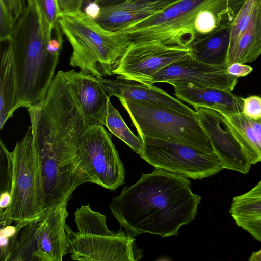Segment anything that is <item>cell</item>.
Here are the masks:
<instances>
[{
    "label": "cell",
    "mask_w": 261,
    "mask_h": 261,
    "mask_svg": "<svg viewBox=\"0 0 261 261\" xmlns=\"http://www.w3.org/2000/svg\"><path fill=\"white\" fill-rule=\"evenodd\" d=\"M201 199L186 177L156 168L124 187L109 207L120 227L132 236L166 237L177 235L180 227L194 220Z\"/></svg>",
    "instance_id": "obj_1"
},
{
    "label": "cell",
    "mask_w": 261,
    "mask_h": 261,
    "mask_svg": "<svg viewBox=\"0 0 261 261\" xmlns=\"http://www.w3.org/2000/svg\"><path fill=\"white\" fill-rule=\"evenodd\" d=\"M23 12L10 39L17 81V108H29L43 101L54 77L59 57L47 44L52 32L44 22L35 0H24Z\"/></svg>",
    "instance_id": "obj_2"
},
{
    "label": "cell",
    "mask_w": 261,
    "mask_h": 261,
    "mask_svg": "<svg viewBox=\"0 0 261 261\" xmlns=\"http://www.w3.org/2000/svg\"><path fill=\"white\" fill-rule=\"evenodd\" d=\"M222 28L216 0H181L126 28L131 41L159 40L190 47L194 42Z\"/></svg>",
    "instance_id": "obj_3"
},
{
    "label": "cell",
    "mask_w": 261,
    "mask_h": 261,
    "mask_svg": "<svg viewBox=\"0 0 261 261\" xmlns=\"http://www.w3.org/2000/svg\"><path fill=\"white\" fill-rule=\"evenodd\" d=\"M58 24L72 47L70 65L96 77L114 75L132 42L124 31L108 30L82 10L62 13Z\"/></svg>",
    "instance_id": "obj_4"
},
{
    "label": "cell",
    "mask_w": 261,
    "mask_h": 261,
    "mask_svg": "<svg viewBox=\"0 0 261 261\" xmlns=\"http://www.w3.org/2000/svg\"><path fill=\"white\" fill-rule=\"evenodd\" d=\"M107 216L82 205L74 213L77 231L66 223L65 229L68 253L73 260L135 261L143 256L133 236L120 229L111 231L106 224Z\"/></svg>",
    "instance_id": "obj_5"
},
{
    "label": "cell",
    "mask_w": 261,
    "mask_h": 261,
    "mask_svg": "<svg viewBox=\"0 0 261 261\" xmlns=\"http://www.w3.org/2000/svg\"><path fill=\"white\" fill-rule=\"evenodd\" d=\"M119 99L140 138L147 137L176 141L215 152L197 116L150 102Z\"/></svg>",
    "instance_id": "obj_6"
},
{
    "label": "cell",
    "mask_w": 261,
    "mask_h": 261,
    "mask_svg": "<svg viewBox=\"0 0 261 261\" xmlns=\"http://www.w3.org/2000/svg\"><path fill=\"white\" fill-rule=\"evenodd\" d=\"M11 154L13 179L11 202L0 219L34 221L44 214V190L31 126L16 143Z\"/></svg>",
    "instance_id": "obj_7"
},
{
    "label": "cell",
    "mask_w": 261,
    "mask_h": 261,
    "mask_svg": "<svg viewBox=\"0 0 261 261\" xmlns=\"http://www.w3.org/2000/svg\"><path fill=\"white\" fill-rule=\"evenodd\" d=\"M68 201L47 211L21 230L10 261H61L68 253L65 229Z\"/></svg>",
    "instance_id": "obj_8"
},
{
    "label": "cell",
    "mask_w": 261,
    "mask_h": 261,
    "mask_svg": "<svg viewBox=\"0 0 261 261\" xmlns=\"http://www.w3.org/2000/svg\"><path fill=\"white\" fill-rule=\"evenodd\" d=\"M141 158L155 168L201 179L215 175L224 168L215 152L176 141L143 137Z\"/></svg>",
    "instance_id": "obj_9"
},
{
    "label": "cell",
    "mask_w": 261,
    "mask_h": 261,
    "mask_svg": "<svg viewBox=\"0 0 261 261\" xmlns=\"http://www.w3.org/2000/svg\"><path fill=\"white\" fill-rule=\"evenodd\" d=\"M77 155L88 182L115 190L125 182L124 165L112 140V134L101 124L87 127L76 147Z\"/></svg>",
    "instance_id": "obj_10"
},
{
    "label": "cell",
    "mask_w": 261,
    "mask_h": 261,
    "mask_svg": "<svg viewBox=\"0 0 261 261\" xmlns=\"http://www.w3.org/2000/svg\"><path fill=\"white\" fill-rule=\"evenodd\" d=\"M192 53L190 47L168 45L159 40L132 41L113 73L118 78L152 85L159 71Z\"/></svg>",
    "instance_id": "obj_11"
},
{
    "label": "cell",
    "mask_w": 261,
    "mask_h": 261,
    "mask_svg": "<svg viewBox=\"0 0 261 261\" xmlns=\"http://www.w3.org/2000/svg\"><path fill=\"white\" fill-rule=\"evenodd\" d=\"M193 107L224 169L247 174L252 163L242 137L218 112L200 106Z\"/></svg>",
    "instance_id": "obj_12"
},
{
    "label": "cell",
    "mask_w": 261,
    "mask_h": 261,
    "mask_svg": "<svg viewBox=\"0 0 261 261\" xmlns=\"http://www.w3.org/2000/svg\"><path fill=\"white\" fill-rule=\"evenodd\" d=\"M227 67L212 65L194 57L192 53L167 65L153 77L152 84L166 83L198 88H218L232 91L238 78L230 75Z\"/></svg>",
    "instance_id": "obj_13"
},
{
    "label": "cell",
    "mask_w": 261,
    "mask_h": 261,
    "mask_svg": "<svg viewBox=\"0 0 261 261\" xmlns=\"http://www.w3.org/2000/svg\"><path fill=\"white\" fill-rule=\"evenodd\" d=\"M64 75L67 88L87 126L95 124L105 126L110 97L97 77L74 70L64 72Z\"/></svg>",
    "instance_id": "obj_14"
},
{
    "label": "cell",
    "mask_w": 261,
    "mask_h": 261,
    "mask_svg": "<svg viewBox=\"0 0 261 261\" xmlns=\"http://www.w3.org/2000/svg\"><path fill=\"white\" fill-rule=\"evenodd\" d=\"M97 77L109 97L114 96L118 99L150 102L169 108L186 115L197 116L195 111L153 85L118 77L116 79Z\"/></svg>",
    "instance_id": "obj_15"
},
{
    "label": "cell",
    "mask_w": 261,
    "mask_h": 261,
    "mask_svg": "<svg viewBox=\"0 0 261 261\" xmlns=\"http://www.w3.org/2000/svg\"><path fill=\"white\" fill-rule=\"evenodd\" d=\"M172 6L161 2L127 0L118 4L100 7L98 15L94 19L108 30L122 31L130 25Z\"/></svg>",
    "instance_id": "obj_16"
},
{
    "label": "cell",
    "mask_w": 261,
    "mask_h": 261,
    "mask_svg": "<svg viewBox=\"0 0 261 261\" xmlns=\"http://www.w3.org/2000/svg\"><path fill=\"white\" fill-rule=\"evenodd\" d=\"M173 87L176 97L193 107L202 106L225 114L243 112L244 98L228 90L180 85Z\"/></svg>",
    "instance_id": "obj_17"
},
{
    "label": "cell",
    "mask_w": 261,
    "mask_h": 261,
    "mask_svg": "<svg viewBox=\"0 0 261 261\" xmlns=\"http://www.w3.org/2000/svg\"><path fill=\"white\" fill-rule=\"evenodd\" d=\"M261 55V0H255L252 12L228 55L227 66L251 63Z\"/></svg>",
    "instance_id": "obj_18"
},
{
    "label": "cell",
    "mask_w": 261,
    "mask_h": 261,
    "mask_svg": "<svg viewBox=\"0 0 261 261\" xmlns=\"http://www.w3.org/2000/svg\"><path fill=\"white\" fill-rule=\"evenodd\" d=\"M236 224L261 242V180L234 197L229 210Z\"/></svg>",
    "instance_id": "obj_19"
},
{
    "label": "cell",
    "mask_w": 261,
    "mask_h": 261,
    "mask_svg": "<svg viewBox=\"0 0 261 261\" xmlns=\"http://www.w3.org/2000/svg\"><path fill=\"white\" fill-rule=\"evenodd\" d=\"M5 41L7 44L1 56V129L17 109V81L12 47L10 39Z\"/></svg>",
    "instance_id": "obj_20"
},
{
    "label": "cell",
    "mask_w": 261,
    "mask_h": 261,
    "mask_svg": "<svg viewBox=\"0 0 261 261\" xmlns=\"http://www.w3.org/2000/svg\"><path fill=\"white\" fill-rule=\"evenodd\" d=\"M231 25L193 42L190 47L194 57L208 64L227 67Z\"/></svg>",
    "instance_id": "obj_21"
},
{
    "label": "cell",
    "mask_w": 261,
    "mask_h": 261,
    "mask_svg": "<svg viewBox=\"0 0 261 261\" xmlns=\"http://www.w3.org/2000/svg\"><path fill=\"white\" fill-rule=\"evenodd\" d=\"M219 113L245 141L250 150L252 164L261 162V117L251 118L243 112Z\"/></svg>",
    "instance_id": "obj_22"
},
{
    "label": "cell",
    "mask_w": 261,
    "mask_h": 261,
    "mask_svg": "<svg viewBox=\"0 0 261 261\" xmlns=\"http://www.w3.org/2000/svg\"><path fill=\"white\" fill-rule=\"evenodd\" d=\"M109 131L123 141L140 156L143 150L142 139L136 136L127 126L118 110L114 107L110 100L108 102L105 125Z\"/></svg>",
    "instance_id": "obj_23"
},
{
    "label": "cell",
    "mask_w": 261,
    "mask_h": 261,
    "mask_svg": "<svg viewBox=\"0 0 261 261\" xmlns=\"http://www.w3.org/2000/svg\"><path fill=\"white\" fill-rule=\"evenodd\" d=\"M0 155V216L10 205L13 179V163L11 154L1 140Z\"/></svg>",
    "instance_id": "obj_24"
},
{
    "label": "cell",
    "mask_w": 261,
    "mask_h": 261,
    "mask_svg": "<svg viewBox=\"0 0 261 261\" xmlns=\"http://www.w3.org/2000/svg\"><path fill=\"white\" fill-rule=\"evenodd\" d=\"M33 221L14 222L8 218L0 219V260L10 261L22 228Z\"/></svg>",
    "instance_id": "obj_25"
},
{
    "label": "cell",
    "mask_w": 261,
    "mask_h": 261,
    "mask_svg": "<svg viewBox=\"0 0 261 261\" xmlns=\"http://www.w3.org/2000/svg\"><path fill=\"white\" fill-rule=\"evenodd\" d=\"M37 3L46 25L51 31L58 24L62 13L57 0H35Z\"/></svg>",
    "instance_id": "obj_26"
},
{
    "label": "cell",
    "mask_w": 261,
    "mask_h": 261,
    "mask_svg": "<svg viewBox=\"0 0 261 261\" xmlns=\"http://www.w3.org/2000/svg\"><path fill=\"white\" fill-rule=\"evenodd\" d=\"M16 21L11 11L0 1L1 42L10 39Z\"/></svg>",
    "instance_id": "obj_27"
},
{
    "label": "cell",
    "mask_w": 261,
    "mask_h": 261,
    "mask_svg": "<svg viewBox=\"0 0 261 261\" xmlns=\"http://www.w3.org/2000/svg\"><path fill=\"white\" fill-rule=\"evenodd\" d=\"M242 112L251 118L261 117V97L251 95L244 98Z\"/></svg>",
    "instance_id": "obj_28"
},
{
    "label": "cell",
    "mask_w": 261,
    "mask_h": 261,
    "mask_svg": "<svg viewBox=\"0 0 261 261\" xmlns=\"http://www.w3.org/2000/svg\"><path fill=\"white\" fill-rule=\"evenodd\" d=\"M226 70L230 75L238 78L249 74L252 71L253 68L245 64L234 62L229 65Z\"/></svg>",
    "instance_id": "obj_29"
},
{
    "label": "cell",
    "mask_w": 261,
    "mask_h": 261,
    "mask_svg": "<svg viewBox=\"0 0 261 261\" xmlns=\"http://www.w3.org/2000/svg\"><path fill=\"white\" fill-rule=\"evenodd\" d=\"M83 0H57L62 13L81 10Z\"/></svg>",
    "instance_id": "obj_30"
},
{
    "label": "cell",
    "mask_w": 261,
    "mask_h": 261,
    "mask_svg": "<svg viewBox=\"0 0 261 261\" xmlns=\"http://www.w3.org/2000/svg\"><path fill=\"white\" fill-rule=\"evenodd\" d=\"M2 1L9 8L13 14L15 21L21 15L24 5L22 0H0Z\"/></svg>",
    "instance_id": "obj_31"
},
{
    "label": "cell",
    "mask_w": 261,
    "mask_h": 261,
    "mask_svg": "<svg viewBox=\"0 0 261 261\" xmlns=\"http://www.w3.org/2000/svg\"><path fill=\"white\" fill-rule=\"evenodd\" d=\"M100 9V7L96 3H92L88 5L82 11L89 16L95 18L98 15Z\"/></svg>",
    "instance_id": "obj_32"
},
{
    "label": "cell",
    "mask_w": 261,
    "mask_h": 261,
    "mask_svg": "<svg viewBox=\"0 0 261 261\" xmlns=\"http://www.w3.org/2000/svg\"><path fill=\"white\" fill-rule=\"evenodd\" d=\"M127 0H97L96 3L100 7L118 4Z\"/></svg>",
    "instance_id": "obj_33"
},
{
    "label": "cell",
    "mask_w": 261,
    "mask_h": 261,
    "mask_svg": "<svg viewBox=\"0 0 261 261\" xmlns=\"http://www.w3.org/2000/svg\"><path fill=\"white\" fill-rule=\"evenodd\" d=\"M249 260L250 261H261V249L258 251L253 252Z\"/></svg>",
    "instance_id": "obj_34"
},
{
    "label": "cell",
    "mask_w": 261,
    "mask_h": 261,
    "mask_svg": "<svg viewBox=\"0 0 261 261\" xmlns=\"http://www.w3.org/2000/svg\"><path fill=\"white\" fill-rule=\"evenodd\" d=\"M146 1L161 2L165 3H166L168 4L173 5L177 3V2H178L181 0H146Z\"/></svg>",
    "instance_id": "obj_35"
},
{
    "label": "cell",
    "mask_w": 261,
    "mask_h": 261,
    "mask_svg": "<svg viewBox=\"0 0 261 261\" xmlns=\"http://www.w3.org/2000/svg\"><path fill=\"white\" fill-rule=\"evenodd\" d=\"M97 0H83L82 4L81 10H83L89 4L96 3Z\"/></svg>",
    "instance_id": "obj_36"
}]
</instances>
